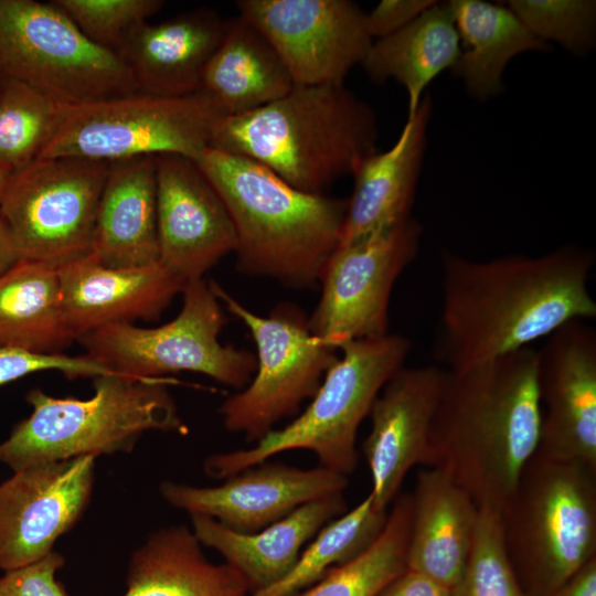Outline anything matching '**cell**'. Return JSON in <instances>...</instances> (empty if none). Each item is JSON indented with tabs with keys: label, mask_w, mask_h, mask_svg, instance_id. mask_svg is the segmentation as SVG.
Instances as JSON below:
<instances>
[{
	"label": "cell",
	"mask_w": 596,
	"mask_h": 596,
	"mask_svg": "<svg viewBox=\"0 0 596 596\" xmlns=\"http://www.w3.org/2000/svg\"><path fill=\"white\" fill-rule=\"evenodd\" d=\"M0 78L67 106L138 92L120 56L89 41L53 1L0 0Z\"/></svg>",
	"instance_id": "30bf717a"
},
{
	"label": "cell",
	"mask_w": 596,
	"mask_h": 596,
	"mask_svg": "<svg viewBox=\"0 0 596 596\" xmlns=\"http://www.w3.org/2000/svg\"><path fill=\"white\" fill-rule=\"evenodd\" d=\"M159 262L183 283L202 279L234 253L228 211L195 160L156 156Z\"/></svg>",
	"instance_id": "ac0fdd59"
},
{
	"label": "cell",
	"mask_w": 596,
	"mask_h": 596,
	"mask_svg": "<svg viewBox=\"0 0 596 596\" xmlns=\"http://www.w3.org/2000/svg\"><path fill=\"white\" fill-rule=\"evenodd\" d=\"M446 371L428 467L449 475L479 508L501 511L540 443L536 350L526 347L464 371Z\"/></svg>",
	"instance_id": "7a4b0ae2"
},
{
	"label": "cell",
	"mask_w": 596,
	"mask_h": 596,
	"mask_svg": "<svg viewBox=\"0 0 596 596\" xmlns=\"http://www.w3.org/2000/svg\"><path fill=\"white\" fill-rule=\"evenodd\" d=\"M94 44L118 53L125 39L164 4L161 0H54Z\"/></svg>",
	"instance_id": "d590c367"
},
{
	"label": "cell",
	"mask_w": 596,
	"mask_h": 596,
	"mask_svg": "<svg viewBox=\"0 0 596 596\" xmlns=\"http://www.w3.org/2000/svg\"><path fill=\"white\" fill-rule=\"evenodd\" d=\"M432 0H383L365 13V24L372 39L389 36L405 28L425 10Z\"/></svg>",
	"instance_id": "f35d334b"
},
{
	"label": "cell",
	"mask_w": 596,
	"mask_h": 596,
	"mask_svg": "<svg viewBox=\"0 0 596 596\" xmlns=\"http://www.w3.org/2000/svg\"><path fill=\"white\" fill-rule=\"evenodd\" d=\"M411 520V493H405L396 499L383 530L364 551L292 596H377L406 570Z\"/></svg>",
	"instance_id": "1f68e13d"
},
{
	"label": "cell",
	"mask_w": 596,
	"mask_h": 596,
	"mask_svg": "<svg viewBox=\"0 0 596 596\" xmlns=\"http://www.w3.org/2000/svg\"><path fill=\"white\" fill-rule=\"evenodd\" d=\"M377 596H451V589L424 574L406 568Z\"/></svg>",
	"instance_id": "ab89813d"
},
{
	"label": "cell",
	"mask_w": 596,
	"mask_h": 596,
	"mask_svg": "<svg viewBox=\"0 0 596 596\" xmlns=\"http://www.w3.org/2000/svg\"><path fill=\"white\" fill-rule=\"evenodd\" d=\"M345 511L343 493H337L310 501L254 533L236 532L209 517H190L199 542L220 553L254 593L279 581L294 566L305 544Z\"/></svg>",
	"instance_id": "d4e9b609"
},
{
	"label": "cell",
	"mask_w": 596,
	"mask_h": 596,
	"mask_svg": "<svg viewBox=\"0 0 596 596\" xmlns=\"http://www.w3.org/2000/svg\"><path fill=\"white\" fill-rule=\"evenodd\" d=\"M507 7L544 42L554 41L576 55L586 54L595 45V1L510 0Z\"/></svg>",
	"instance_id": "e575fe53"
},
{
	"label": "cell",
	"mask_w": 596,
	"mask_h": 596,
	"mask_svg": "<svg viewBox=\"0 0 596 596\" xmlns=\"http://www.w3.org/2000/svg\"><path fill=\"white\" fill-rule=\"evenodd\" d=\"M451 596H529L509 558L499 510L479 508L472 547Z\"/></svg>",
	"instance_id": "836d02e7"
},
{
	"label": "cell",
	"mask_w": 596,
	"mask_h": 596,
	"mask_svg": "<svg viewBox=\"0 0 596 596\" xmlns=\"http://www.w3.org/2000/svg\"><path fill=\"white\" fill-rule=\"evenodd\" d=\"M64 557L52 551L28 565L3 572L0 576V596H67L56 573Z\"/></svg>",
	"instance_id": "74e56055"
},
{
	"label": "cell",
	"mask_w": 596,
	"mask_h": 596,
	"mask_svg": "<svg viewBox=\"0 0 596 596\" xmlns=\"http://www.w3.org/2000/svg\"><path fill=\"white\" fill-rule=\"evenodd\" d=\"M226 23L210 9H198L159 23L143 22L125 39L118 55L138 92L163 97L201 91L205 67Z\"/></svg>",
	"instance_id": "44dd1931"
},
{
	"label": "cell",
	"mask_w": 596,
	"mask_h": 596,
	"mask_svg": "<svg viewBox=\"0 0 596 596\" xmlns=\"http://www.w3.org/2000/svg\"><path fill=\"white\" fill-rule=\"evenodd\" d=\"M240 17L279 55L295 85L343 84L373 39L349 0H241Z\"/></svg>",
	"instance_id": "5bb4252c"
},
{
	"label": "cell",
	"mask_w": 596,
	"mask_h": 596,
	"mask_svg": "<svg viewBox=\"0 0 596 596\" xmlns=\"http://www.w3.org/2000/svg\"><path fill=\"white\" fill-rule=\"evenodd\" d=\"M542 427L536 454L596 469V331L570 321L536 350Z\"/></svg>",
	"instance_id": "2e32d148"
},
{
	"label": "cell",
	"mask_w": 596,
	"mask_h": 596,
	"mask_svg": "<svg viewBox=\"0 0 596 596\" xmlns=\"http://www.w3.org/2000/svg\"><path fill=\"white\" fill-rule=\"evenodd\" d=\"M432 100L424 96L416 113L406 123L395 143L384 152L366 157L354 177L353 193L340 245L408 219L414 203L427 141Z\"/></svg>",
	"instance_id": "603a6c76"
},
{
	"label": "cell",
	"mask_w": 596,
	"mask_h": 596,
	"mask_svg": "<svg viewBox=\"0 0 596 596\" xmlns=\"http://www.w3.org/2000/svg\"><path fill=\"white\" fill-rule=\"evenodd\" d=\"M226 116L204 91L163 97L140 92L67 106L39 158L114 162L163 153L196 160Z\"/></svg>",
	"instance_id": "9c48e42d"
},
{
	"label": "cell",
	"mask_w": 596,
	"mask_h": 596,
	"mask_svg": "<svg viewBox=\"0 0 596 596\" xmlns=\"http://www.w3.org/2000/svg\"><path fill=\"white\" fill-rule=\"evenodd\" d=\"M294 85L270 43L238 15L226 23L205 67L201 89L230 116L267 105Z\"/></svg>",
	"instance_id": "83f0119b"
},
{
	"label": "cell",
	"mask_w": 596,
	"mask_h": 596,
	"mask_svg": "<svg viewBox=\"0 0 596 596\" xmlns=\"http://www.w3.org/2000/svg\"><path fill=\"white\" fill-rule=\"evenodd\" d=\"M55 370L67 377H95L113 373L87 354L71 356L64 353L41 354L18 349L0 348V385L28 374Z\"/></svg>",
	"instance_id": "8d00e7d4"
},
{
	"label": "cell",
	"mask_w": 596,
	"mask_h": 596,
	"mask_svg": "<svg viewBox=\"0 0 596 596\" xmlns=\"http://www.w3.org/2000/svg\"><path fill=\"white\" fill-rule=\"evenodd\" d=\"M88 255L110 268L159 262L156 156L110 162Z\"/></svg>",
	"instance_id": "cb8c5ba5"
},
{
	"label": "cell",
	"mask_w": 596,
	"mask_h": 596,
	"mask_svg": "<svg viewBox=\"0 0 596 596\" xmlns=\"http://www.w3.org/2000/svg\"><path fill=\"white\" fill-rule=\"evenodd\" d=\"M551 596H596V558L585 564Z\"/></svg>",
	"instance_id": "60d3db41"
},
{
	"label": "cell",
	"mask_w": 596,
	"mask_h": 596,
	"mask_svg": "<svg viewBox=\"0 0 596 596\" xmlns=\"http://www.w3.org/2000/svg\"><path fill=\"white\" fill-rule=\"evenodd\" d=\"M110 162L39 158L13 171L0 200L20 260L60 267L89 254Z\"/></svg>",
	"instance_id": "7c38bea8"
},
{
	"label": "cell",
	"mask_w": 596,
	"mask_h": 596,
	"mask_svg": "<svg viewBox=\"0 0 596 596\" xmlns=\"http://www.w3.org/2000/svg\"><path fill=\"white\" fill-rule=\"evenodd\" d=\"M387 513L374 507L369 493L353 509L327 523L279 581L248 596H292L310 587L331 568L364 551L383 530Z\"/></svg>",
	"instance_id": "4dcf8cb0"
},
{
	"label": "cell",
	"mask_w": 596,
	"mask_h": 596,
	"mask_svg": "<svg viewBox=\"0 0 596 596\" xmlns=\"http://www.w3.org/2000/svg\"><path fill=\"white\" fill-rule=\"evenodd\" d=\"M446 370L426 365L402 366L384 384L369 413L370 433L363 441L377 510L387 511L416 465L428 467L429 436Z\"/></svg>",
	"instance_id": "d6986e66"
},
{
	"label": "cell",
	"mask_w": 596,
	"mask_h": 596,
	"mask_svg": "<svg viewBox=\"0 0 596 596\" xmlns=\"http://www.w3.org/2000/svg\"><path fill=\"white\" fill-rule=\"evenodd\" d=\"M75 340L56 267L22 259L0 276V348L58 354Z\"/></svg>",
	"instance_id": "f546056e"
},
{
	"label": "cell",
	"mask_w": 596,
	"mask_h": 596,
	"mask_svg": "<svg viewBox=\"0 0 596 596\" xmlns=\"http://www.w3.org/2000/svg\"><path fill=\"white\" fill-rule=\"evenodd\" d=\"M458 32L460 52L451 68L469 95L479 100L503 91L507 64L524 52L549 50L505 6L482 0L448 1Z\"/></svg>",
	"instance_id": "4316f807"
},
{
	"label": "cell",
	"mask_w": 596,
	"mask_h": 596,
	"mask_svg": "<svg viewBox=\"0 0 596 596\" xmlns=\"http://www.w3.org/2000/svg\"><path fill=\"white\" fill-rule=\"evenodd\" d=\"M170 383L168 377L107 373L93 377L94 394L86 400L33 389L26 394L31 415L0 443V462L15 471L78 456L127 453L150 430L187 435Z\"/></svg>",
	"instance_id": "5b68a950"
},
{
	"label": "cell",
	"mask_w": 596,
	"mask_h": 596,
	"mask_svg": "<svg viewBox=\"0 0 596 596\" xmlns=\"http://www.w3.org/2000/svg\"><path fill=\"white\" fill-rule=\"evenodd\" d=\"M92 455L23 467L0 483V570L33 563L84 513L94 487Z\"/></svg>",
	"instance_id": "9a60e30c"
},
{
	"label": "cell",
	"mask_w": 596,
	"mask_h": 596,
	"mask_svg": "<svg viewBox=\"0 0 596 596\" xmlns=\"http://www.w3.org/2000/svg\"><path fill=\"white\" fill-rule=\"evenodd\" d=\"M57 273L76 341L107 324L157 320L185 285L160 262L110 268L88 254L57 267Z\"/></svg>",
	"instance_id": "ffe728a7"
},
{
	"label": "cell",
	"mask_w": 596,
	"mask_h": 596,
	"mask_svg": "<svg viewBox=\"0 0 596 596\" xmlns=\"http://www.w3.org/2000/svg\"><path fill=\"white\" fill-rule=\"evenodd\" d=\"M195 162L233 222L238 273L292 289L319 284L340 244L348 199L300 191L263 164L212 147Z\"/></svg>",
	"instance_id": "3957f363"
},
{
	"label": "cell",
	"mask_w": 596,
	"mask_h": 596,
	"mask_svg": "<svg viewBox=\"0 0 596 596\" xmlns=\"http://www.w3.org/2000/svg\"><path fill=\"white\" fill-rule=\"evenodd\" d=\"M202 546L185 525L152 532L130 557L124 596H248L244 576Z\"/></svg>",
	"instance_id": "484cf974"
},
{
	"label": "cell",
	"mask_w": 596,
	"mask_h": 596,
	"mask_svg": "<svg viewBox=\"0 0 596 596\" xmlns=\"http://www.w3.org/2000/svg\"><path fill=\"white\" fill-rule=\"evenodd\" d=\"M422 233L421 223L409 216L338 246L322 270L320 298L308 317L311 333L336 350L348 341L390 333L392 290L417 256Z\"/></svg>",
	"instance_id": "4fadbf2b"
},
{
	"label": "cell",
	"mask_w": 596,
	"mask_h": 596,
	"mask_svg": "<svg viewBox=\"0 0 596 596\" xmlns=\"http://www.w3.org/2000/svg\"><path fill=\"white\" fill-rule=\"evenodd\" d=\"M409 340L387 333L348 341L306 409L246 449L213 454L203 462L213 479H226L275 455L305 449L320 466L348 476L358 464L356 434L380 391L404 366Z\"/></svg>",
	"instance_id": "8992f818"
},
{
	"label": "cell",
	"mask_w": 596,
	"mask_h": 596,
	"mask_svg": "<svg viewBox=\"0 0 596 596\" xmlns=\"http://www.w3.org/2000/svg\"><path fill=\"white\" fill-rule=\"evenodd\" d=\"M20 260L11 232L0 214V276Z\"/></svg>",
	"instance_id": "b9f144b4"
},
{
	"label": "cell",
	"mask_w": 596,
	"mask_h": 596,
	"mask_svg": "<svg viewBox=\"0 0 596 596\" xmlns=\"http://www.w3.org/2000/svg\"><path fill=\"white\" fill-rule=\"evenodd\" d=\"M66 109L26 84L0 78V164L17 171L39 159Z\"/></svg>",
	"instance_id": "d6a6232c"
},
{
	"label": "cell",
	"mask_w": 596,
	"mask_h": 596,
	"mask_svg": "<svg viewBox=\"0 0 596 596\" xmlns=\"http://www.w3.org/2000/svg\"><path fill=\"white\" fill-rule=\"evenodd\" d=\"M345 475L322 466L299 468L263 461L214 487L163 481L159 491L166 502L204 515L241 533H254L297 508L328 496L343 493Z\"/></svg>",
	"instance_id": "e0dca14e"
},
{
	"label": "cell",
	"mask_w": 596,
	"mask_h": 596,
	"mask_svg": "<svg viewBox=\"0 0 596 596\" xmlns=\"http://www.w3.org/2000/svg\"><path fill=\"white\" fill-rule=\"evenodd\" d=\"M182 307L171 321L155 328L113 323L81 336L86 354L109 371L136 379L163 377L175 372H194L237 391L256 371V355L246 349L223 344L226 326L224 307L210 283H185Z\"/></svg>",
	"instance_id": "ba28073f"
},
{
	"label": "cell",
	"mask_w": 596,
	"mask_h": 596,
	"mask_svg": "<svg viewBox=\"0 0 596 596\" xmlns=\"http://www.w3.org/2000/svg\"><path fill=\"white\" fill-rule=\"evenodd\" d=\"M209 283L224 309L248 329L256 345L254 376L220 407L228 432L256 443L277 423L297 415L301 404L311 400L337 361L338 350L311 333L308 317L299 306L281 302L262 317L215 280Z\"/></svg>",
	"instance_id": "8fae6325"
},
{
	"label": "cell",
	"mask_w": 596,
	"mask_h": 596,
	"mask_svg": "<svg viewBox=\"0 0 596 596\" xmlns=\"http://www.w3.org/2000/svg\"><path fill=\"white\" fill-rule=\"evenodd\" d=\"M12 173L13 170L11 168L0 164V200Z\"/></svg>",
	"instance_id": "7bdbcfd3"
},
{
	"label": "cell",
	"mask_w": 596,
	"mask_h": 596,
	"mask_svg": "<svg viewBox=\"0 0 596 596\" xmlns=\"http://www.w3.org/2000/svg\"><path fill=\"white\" fill-rule=\"evenodd\" d=\"M594 262L592 252L574 246L488 260L444 251L440 361L464 371L530 347L570 321L595 318Z\"/></svg>",
	"instance_id": "6da1fadb"
},
{
	"label": "cell",
	"mask_w": 596,
	"mask_h": 596,
	"mask_svg": "<svg viewBox=\"0 0 596 596\" xmlns=\"http://www.w3.org/2000/svg\"><path fill=\"white\" fill-rule=\"evenodd\" d=\"M459 52V36L448 3L436 1L405 28L373 41L362 65L375 83L393 78L405 88L409 118L425 88L443 71L454 67Z\"/></svg>",
	"instance_id": "f1b7e54d"
},
{
	"label": "cell",
	"mask_w": 596,
	"mask_h": 596,
	"mask_svg": "<svg viewBox=\"0 0 596 596\" xmlns=\"http://www.w3.org/2000/svg\"><path fill=\"white\" fill-rule=\"evenodd\" d=\"M412 499L406 568L453 588L468 561L479 507L445 471L418 472Z\"/></svg>",
	"instance_id": "7402d4cb"
},
{
	"label": "cell",
	"mask_w": 596,
	"mask_h": 596,
	"mask_svg": "<svg viewBox=\"0 0 596 596\" xmlns=\"http://www.w3.org/2000/svg\"><path fill=\"white\" fill-rule=\"evenodd\" d=\"M371 106L343 84L294 85L276 100L215 124L209 147L254 160L291 187L323 190L376 152Z\"/></svg>",
	"instance_id": "277c9868"
},
{
	"label": "cell",
	"mask_w": 596,
	"mask_h": 596,
	"mask_svg": "<svg viewBox=\"0 0 596 596\" xmlns=\"http://www.w3.org/2000/svg\"><path fill=\"white\" fill-rule=\"evenodd\" d=\"M500 514L522 587L551 596L596 558V469L535 453Z\"/></svg>",
	"instance_id": "52a82bcc"
}]
</instances>
